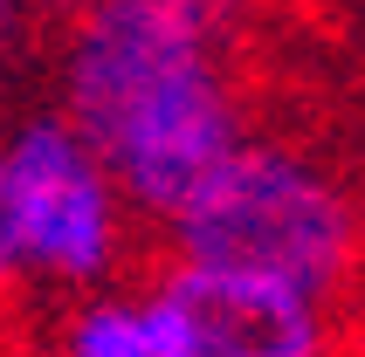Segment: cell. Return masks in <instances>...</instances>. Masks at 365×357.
Instances as JSON below:
<instances>
[{
	"mask_svg": "<svg viewBox=\"0 0 365 357\" xmlns=\"http://www.w3.org/2000/svg\"><path fill=\"white\" fill-rule=\"evenodd\" d=\"M165 255L351 309L365 275V199L317 151L248 131L235 159L165 220Z\"/></svg>",
	"mask_w": 365,
	"mask_h": 357,
	"instance_id": "cell-1",
	"label": "cell"
},
{
	"mask_svg": "<svg viewBox=\"0 0 365 357\" xmlns=\"http://www.w3.org/2000/svg\"><path fill=\"white\" fill-rule=\"evenodd\" d=\"M0 178H7L21 296L69 302L131 275L138 213L124 206L110 165L76 138L62 110H35L0 138Z\"/></svg>",
	"mask_w": 365,
	"mask_h": 357,
	"instance_id": "cell-2",
	"label": "cell"
},
{
	"mask_svg": "<svg viewBox=\"0 0 365 357\" xmlns=\"http://www.w3.org/2000/svg\"><path fill=\"white\" fill-rule=\"evenodd\" d=\"M138 296L159 357H359L351 309L262 275L193 268L165 255Z\"/></svg>",
	"mask_w": 365,
	"mask_h": 357,
	"instance_id": "cell-3",
	"label": "cell"
},
{
	"mask_svg": "<svg viewBox=\"0 0 365 357\" xmlns=\"http://www.w3.org/2000/svg\"><path fill=\"white\" fill-rule=\"evenodd\" d=\"M242 138H248V103H242V82H235V62L221 48V55L173 69L159 90H145L118 117V131L97 144V159L110 165L124 206L145 227H165L235 159Z\"/></svg>",
	"mask_w": 365,
	"mask_h": 357,
	"instance_id": "cell-4",
	"label": "cell"
},
{
	"mask_svg": "<svg viewBox=\"0 0 365 357\" xmlns=\"http://www.w3.org/2000/svg\"><path fill=\"white\" fill-rule=\"evenodd\" d=\"M56 35V110L76 124L90 151L118 131V117L145 90L227 48V28L200 14L193 0H90Z\"/></svg>",
	"mask_w": 365,
	"mask_h": 357,
	"instance_id": "cell-5",
	"label": "cell"
},
{
	"mask_svg": "<svg viewBox=\"0 0 365 357\" xmlns=\"http://www.w3.org/2000/svg\"><path fill=\"white\" fill-rule=\"evenodd\" d=\"M35 357H159L152 351V323H145V296L110 282V289L56 302Z\"/></svg>",
	"mask_w": 365,
	"mask_h": 357,
	"instance_id": "cell-6",
	"label": "cell"
},
{
	"mask_svg": "<svg viewBox=\"0 0 365 357\" xmlns=\"http://www.w3.org/2000/svg\"><path fill=\"white\" fill-rule=\"evenodd\" d=\"M21 316V261H14V220H7V178H0V330Z\"/></svg>",
	"mask_w": 365,
	"mask_h": 357,
	"instance_id": "cell-7",
	"label": "cell"
},
{
	"mask_svg": "<svg viewBox=\"0 0 365 357\" xmlns=\"http://www.w3.org/2000/svg\"><path fill=\"white\" fill-rule=\"evenodd\" d=\"M28 35H35V21H28V7H21V0H0V76H7V69L21 62Z\"/></svg>",
	"mask_w": 365,
	"mask_h": 357,
	"instance_id": "cell-8",
	"label": "cell"
},
{
	"mask_svg": "<svg viewBox=\"0 0 365 357\" xmlns=\"http://www.w3.org/2000/svg\"><path fill=\"white\" fill-rule=\"evenodd\" d=\"M21 7H28L35 28H62V21L76 14V7H90V0H21Z\"/></svg>",
	"mask_w": 365,
	"mask_h": 357,
	"instance_id": "cell-9",
	"label": "cell"
},
{
	"mask_svg": "<svg viewBox=\"0 0 365 357\" xmlns=\"http://www.w3.org/2000/svg\"><path fill=\"white\" fill-rule=\"evenodd\" d=\"M193 7H200V14H214V21L227 28V35H235V21H242L248 7H255V0H193Z\"/></svg>",
	"mask_w": 365,
	"mask_h": 357,
	"instance_id": "cell-10",
	"label": "cell"
},
{
	"mask_svg": "<svg viewBox=\"0 0 365 357\" xmlns=\"http://www.w3.org/2000/svg\"><path fill=\"white\" fill-rule=\"evenodd\" d=\"M0 357H35V343H14L7 330H0Z\"/></svg>",
	"mask_w": 365,
	"mask_h": 357,
	"instance_id": "cell-11",
	"label": "cell"
}]
</instances>
